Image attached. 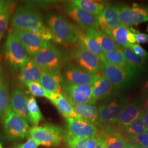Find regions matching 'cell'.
Returning a JSON list of instances; mask_svg holds the SVG:
<instances>
[{
	"instance_id": "cell-4",
	"label": "cell",
	"mask_w": 148,
	"mask_h": 148,
	"mask_svg": "<svg viewBox=\"0 0 148 148\" xmlns=\"http://www.w3.org/2000/svg\"><path fill=\"white\" fill-rule=\"evenodd\" d=\"M68 59L67 56L52 43L32 57L42 71L59 70Z\"/></svg>"
},
{
	"instance_id": "cell-6",
	"label": "cell",
	"mask_w": 148,
	"mask_h": 148,
	"mask_svg": "<svg viewBox=\"0 0 148 148\" xmlns=\"http://www.w3.org/2000/svg\"><path fill=\"white\" fill-rule=\"evenodd\" d=\"M5 137L8 140H19L29 134V126L23 118L11 110L2 121Z\"/></svg>"
},
{
	"instance_id": "cell-34",
	"label": "cell",
	"mask_w": 148,
	"mask_h": 148,
	"mask_svg": "<svg viewBox=\"0 0 148 148\" xmlns=\"http://www.w3.org/2000/svg\"><path fill=\"white\" fill-rule=\"evenodd\" d=\"M87 140V138L74 137L67 133L64 142L69 148H85Z\"/></svg>"
},
{
	"instance_id": "cell-47",
	"label": "cell",
	"mask_w": 148,
	"mask_h": 148,
	"mask_svg": "<svg viewBox=\"0 0 148 148\" xmlns=\"http://www.w3.org/2000/svg\"><path fill=\"white\" fill-rule=\"evenodd\" d=\"M142 113L144 122L147 130L148 131V108L142 110Z\"/></svg>"
},
{
	"instance_id": "cell-22",
	"label": "cell",
	"mask_w": 148,
	"mask_h": 148,
	"mask_svg": "<svg viewBox=\"0 0 148 148\" xmlns=\"http://www.w3.org/2000/svg\"><path fill=\"white\" fill-rule=\"evenodd\" d=\"M42 70L32 59H29L20 69L18 79L22 85L33 82H39Z\"/></svg>"
},
{
	"instance_id": "cell-37",
	"label": "cell",
	"mask_w": 148,
	"mask_h": 148,
	"mask_svg": "<svg viewBox=\"0 0 148 148\" xmlns=\"http://www.w3.org/2000/svg\"><path fill=\"white\" fill-rule=\"evenodd\" d=\"M56 2V1H25V7L34 10L46 8Z\"/></svg>"
},
{
	"instance_id": "cell-15",
	"label": "cell",
	"mask_w": 148,
	"mask_h": 148,
	"mask_svg": "<svg viewBox=\"0 0 148 148\" xmlns=\"http://www.w3.org/2000/svg\"><path fill=\"white\" fill-rule=\"evenodd\" d=\"M115 124L107 125L101 130L106 139L105 148H125L128 143L131 142L124 131Z\"/></svg>"
},
{
	"instance_id": "cell-13",
	"label": "cell",
	"mask_w": 148,
	"mask_h": 148,
	"mask_svg": "<svg viewBox=\"0 0 148 148\" xmlns=\"http://www.w3.org/2000/svg\"><path fill=\"white\" fill-rule=\"evenodd\" d=\"M65 12L79 27L86 31L99 27L98 16L84 11L70 2L65 6Z\"/></svg>"
},
{
	"instance_id": "cell-51",
	"label": "cell",
	"mask_w": 148,
	"mask_h": 148,
	"mask_svg": "<svg viewBox=\"0 0 148 148\" xmlns=\"http://www.w3.org/2000/svg\"><path fill=\"white\" fill-rule=\"evenodd\" d=\"M1 134H0V144H1Z\"/></svg>"
},
{
	"instance_id": "cell-46",
	"label": "cell",
	"mask_w": 148,
	"mask_h": 148,
	"mask_svg": "<svg viewBox=\"0 0 148 148\" xmlns=\"http://www.w3.org/2000/svg\"><path fill=\"white\" fill-rule=\"evenodd\" d=\"M127 40L128 43L130 44H135V43L136 42L134 34L130 32L129 30V28H128V32L127 34Z\"/></svg>"
},
{
	"instance_id": "cell-7",
	"label": "cell",
	"mask_w": 148,
	"mask_h": 148,
	"mask_svg": "<svg viewBox=\"0 0 148 148\" xmlns=\"http://www.w3.org/2000/svg\"><path fill=\"white\" fill-rule=\"evenodd\" d=\"M70 56L81 68L93 74L101 72L102 62L101 59L90 52L79 43L70 52Z\"/></svg>"
},
{
	"instance_id": "cell-11",
	"label": "cell",
	"mask_w": 148,
	"mask_h": 148,
	"mask_svg": "<svg viewBox=\"0 0 148 148\" xmlns=\"http://www.w3.org/2000/svg\"><path fill=\"white\" fill-rule=\"evenodd\" d=\"M11 32L18 38L27 54L32 58L51 43L49 41L29 31L12 29Z\"/></svg>"
},
{
	"instance_id": "cell-14",
	"label": "cell",
	"mask_w": 148,
	"mask_h": 148,
	"mask_svg": "<svg viewBox=\"0 0 148 148\" xmlns=\"http://www.w3.org/2000/svg\"><path fill=\"white\" fill-rule=\"evenodd\" d=\"M101 74L116 88L126 87L131 81V76L123 69L115 65L102 63Z\"/></svg>"
},
{
	"instance_id": "cell-31",
	"label": "cell",
	"mask_w": 148,
	"mask_h": 148,
	"mask_svg": "<svg viewBox=\"0 0 148 148\" xmlns=\"http://www.w3.org/2000/svg\"><path fill=\"white\" fill-rule=\"evenodd\" d=\"M27 108L29 114L30 124L37 126L43 119L36 100L34 96L27 99Z\"/></svg>"
},
{
	"instance_id": "cell-44",
	"label": "cell",
	"mask_w": 148,
	"mask_h": 148,
	"mask_svg": "<svg viewBox=\"0 0 148 148\" xmlns=\"http://www.w3.org/2000/svg\"><path fill=\"white\" fill-rule=\"evenodd\" d=\"M98 137V133H97L95 135L88 138V140L87 141L86 144V147H85V148H95L96 144H97V142Z\"/></svg>"
},
{
	"instance_id": "cell-45",
	"label": "cell",
	"mask_w": 148,
	"mask_h": 148,
	"mask_svg": "<svg viewBox=\"0 0 148 148\" xmlns=\"http://www.w3.org/2000/svg\"><path fill=\"white\" fill-rule=\"evenodd\" d=\"M13 2L11 1L0 0V12L11 9Z\"/></svg>"
},
{
	"instance_id": "cell-40",
	"label": "cell",
	"mask_w": 148,
	"mask_h": 148,
	"mask_svg": "<svg viewBox=\"0 0 148 148\" xmlns=\"http://www.w3.org/2000/svg\"><path fill=\"white\" fill-rule=\"evenodd\" d=\"M38 144L32 138L29 137L25 143L16 144L11 148H38Z\"/></svg>"
},
{
	"instance_id": "cell-25",
	"label": "cell",
	"mask_w": 148,
	"mask_h": 148,
	"mask_svg": "<svg viewBox=\"0 0 148 148\" xmlns=\"http://www.w3.org/2000/svg\"><path fill=\"white\" fill-rule=\"evenodd\" d=\"M77 115L98 127V108L95 103L71 105Z\"/></svg>"
},
{
	"instance_id": "cell-35",
	"label": "cell",
	"mask_w": 148,
	"mask_h": 148,
	"mask_svg": "<svg viewBox=\"0 0 148 148\" xmlns=\"http://www.w3.org/2000/svg\"><path fill=\"white\" fill-rule=\"evenodd\" d=\"M30 91V93L33 96L38 97H45L47 98L48 95L46 92L45 90L39 82H33L28 83L25 85Z\"/></svg>"
},
{
	"instance_id": "cell-10",
	"label": "cell",
	"mask_w": 148,
	"mask_h": 148,
	"mask_svg": "<svg viewBox=\"0 0 148 148\" xmlns=\"http://www.w3.org/2000/svg\"><path fill=\"white\" fill-rule=\"evenodd\" d=\"M65 81L74 85H92L100 76V73L93 74L81 68L75 63L67 64L64 70Z\"/></svg>"
},
{
	"instance_id": "cell-19",
	"label": "cell",
	"mask_w": 148,
	"mask_h": 148,
	"mask_svg": "<svg viewBox=\"0 0 148 148\" xmlns=\"http://www.w3.org/2000/svg\"><path fill=\"white\" fill-rule=\"evenodd\" d=\"M27 99L26 94L20 88H15L11 95L12 110L30 123L29 114L27 108Z\"/></svg>"
},
{
	"instance_id": "cell-27",
	"label": "cell",
	"mask_w": 148,
	"mask_h": 148,
	"mask_svg": "<svg viewBox=\"0 0 148 148\" xmlns=\"http://www.w3.org/2000/svg\"><path fill=\"white\" fill-rule=\"evenodd\" d=\"M70 2L73 5L97 16L101 14L106 5L104 2L92 0H73Z\"/></svg>"
},
{
	"instance_id": "cell-29",
	"label": "cell",
	"mask_w": 148,
	"mask_h": 148,
	"mask_svg": "<svg viewBox=\"0 0 148 148\" xmlns=\"http://www.w3.org/2000/svg\"><path fill=\"white\" fill-rule=\"evenodd\" d=\"M78 42L99 58L103 56V52L98 43L96 42L95 39L87 32L81 30L79 35Z\"/></svg>"
},
{
	"instance_id": "cell-17",
	"label": "cell",
	"mask_w": 148,
	"mask_h": 148,
	"mask_svg": "<svg viewBox=\"0 0 148 148\" xmlns=\"http://www.w3.org/2000/svg\"><path fill=\"white\" fill-rule=\"evenodd\" d=\"M98 22L99 27L106 34L121 25L118 6L106 4L104 10L98 16Z\"/></svg>"
},
{
	"instance_id": "cell-43",
	"label": "cell",
	"mask_w": 148,
	"mask_h": 148,
	"mask_svg": "<svg viewBox=\"0 0 148 148\" xmlns=\"http://www.w3.org/2000/svg\"><path fill=\"white\" fill-rule=\"evenodd\" d=\"M134 35L136 42L139 43H148V35L147 34L137 32L134 34Z\"/></svg>"
},
{
	"instance_id": "cell-39",
	"label": "cell",
	"mask_w": 148,
	"mask_h": 148,
	"mask_svg": "<svg viewBox=\"0 0 148 148\" xmlns=\"http://www.w3.org/2000/svg\"><path fill=\"white\" fill-rule=\"evenodd\" d=\"M125 48L131 49L135 54L144 58L147 59L148 57L147 52L138 44H130L128 43Z\"/></svg>"
},
{
	"instance_id": "cell-20",
	"label": "cell",
	"mask_w": 148,
	"mask_h": 148,
	"mask_svg": "<svg viewBox=\"0 0 148 148\" xmlns=\"http://www.w3.org/2000/svg\"><path fill=\"white\" fill-rule=\"evenodd\" d=\"M100 59L103 63L115 65L123 69L131 77L134 76L137 73V70L127 63L119 49L103 53Z\"/></svg>"
},
{
	"instance_id": "cell-16",
	"label": "cell",
	"mask_w": 148,
	"mask_h": 148,
	"mask_svg": "<svg viewBox=\"0 0 148 148\" xmlns=\"http://www.w3.org/2000/svg\"><path fill=\"white\" fill-rule=\"evenodd\" d=\"M125 106L116 101L101 105L98 108V126L116 123Z\"/></svg>"
},
{
	"instance_id": "cell-28",
	"label": "cell",
	"mask_w": 148,
	"mask_h": 148,
	"mask_svg": "<svg viewBox=\"0 0 148 148\" xmlns=\"http://www.w3.org/2000/svg\"><path fill=\"white\" fill-rule=\"evenodd\" d=\"M12 110L11 95L8 81L5 78L0 86V120L2 121L7 114Z\"/></svg>"
},
{
	"instance_id": "cell-8",
	"label": "cell",
	"mask_w": 148,
	"mask_h": 148,
	"mask_svg": "<svg viewBox=\"0 0 148 148\" xmlns=\"http://www.w3.org/2000/svg\"><path fill=\"white\" fill-rule=\"evenodd\" d=\"M92 90L91 85H74L64 81L62 85L61 93L71 105L95 103L92 100Z\"/></svg>"
},
{
	"instance_id": "cell-42",
	"label": "cell",
	"mask_w": 148,
	"mask_h": 148,
	"mask_svg": "<svg viewBox=\"0 0 148 148\" xmlns=\"http://www.w3.org/2000/svg\"><path fill=\"white\" fill-rule=\"evenodd\" d=\"M98 133V137L97 142L95 148H105L106 139H105L104 133L103 132V131L101 130H100L99 129Z\"/></svg>"
},
{
	"instance_id": "cell-49",
	"label": "cell",
	"mask_w": 148,
	"mask_h": 148,
	"mask_svg": "<svg viewBox=\"0 0 148 148\" xmlns=\"http://www.w3.org/2000/svg\"><path fill=\"white\" fill-rule=\"evenodd\" d=\"M125 148H141L140 147H139L137 144H134V143H128L126 145V146L125 147Z\"/></svg>"
},
{
	"instance_id": "cell-24",
	"label": "cell",
	"mask_w": 148,
	"mask_h": 148,
	"mask_svg": "<svg viewBox=\"0 0 148 148\" xmlns=\"http://www.w3.org/2000/svg\"><path fill=\"white\" fill-rule=\"evenodd\" d=\"M92 100L93 103L101 99L108 97L113 92L114 87L111 83L105 77L102 76L100 73L98 79L92 85Z\"/></svg>"
},
{
	"instance_id": "cell-48",
	"label": "cell",
	"mask_w": 148,
	"mask_h": 148,
	"mask_svg": "<svg viewBox=\"0 0 148 148\" xmlns=\"http://www.w3.org/2000/svg\"><path fill=\"white\" fill-rule=\"evenodd\" d=\"M5 78V77H4V75H3V67H2V65L0 64V86H1L2 82H3Z\"/></svg>"
},
{
	"instance_id": "cell-50",
	"label": "cell",
	"mask_w": 148,
	"mask_h": 148,
	"mask_svg": "<svg viewBox=\"0 0 148 148\" xmlns=\"http://www.w3.org/2000/svg\"><path fill=\"white\" fill-rule=\"evenodd\" d=\"M0 148H3V147H2V144H0Z\"/></svg>"
},
{
	"instance_id": "cell-3",
	"label": "cell",
	"mask_w": 148,
	"mask_h": 148,
	"mask_svg": "<svg viewBox=\"0 0 148 148\" xmlns=\"http://www.w3.org/2000/svg\"><path fill=\"white\" fill-rule=\"evenodd\" d=\"M18 38L10 32L5 40L4 56L6 64L13 74L16 73L30 59Z\"/></svg>"
},
{
	"instance_id": "cell-41",
	"label": "cell",
	"mask_w": 148,
	"mask_h": 148,
	"mask_svg": "<svg viewBox=\"0 0 148 148\" xmlns=\"http://www.w3.org/2000/svg\"><path fill=\"white\" fill-rule=\"evenodd\" d=\"M142 98L144 109L148 108V80L143 85L142 90Z\"/></svg>"
},
{
	"instance_id": "cell-36",
	"label": "cell",
	"mask_w": 148,
	"mask_h": 148,
	"mask_svg": "<svg viewBox=\"0 0 148 148\" xmlns=\"http://www.w3.org/2000/svg\"><path fill=\"white\" fill-rule=\"evenodd\" d=\"M11 9L0 12V41L7 29L10 18Z\"/></svg>"
},
{
	"instance_id": "cell-2",
	"label": "cell",
	"mask_w": 148,
	"mask_h": 148,
	"mask_svg": "<svg viewBox=\"0 0 148 148\" xmlns=\"http://www.w3.org/2000/svg\"><path fill=\"white\" fill-rule=\"evenodd\" d=\"M67 133L63 127L50 123L34 126L29 130L30 137L45 147H58L64 141Z\"/></svg>"
},
{
	"instance_id": "cell-18",
	"label": "cell",
	"mask_w": 148,
	"mask_h": 148,
	"mask_svg": "<svg viewBox=\"0 0 148 148\" xmlns=\"http://www.w3.org/2000/svg\"><path fill=\"white\" fill-rule=\"evenodd\" d=\"M64 76L59 70L42 71L39 82L48 95L51 93H61Z\"/></svg>"
},
{
	"instance_id": "cell-9",
	"label": "cell",
	"mask_w": 148,
	"mask_h": 148,
	"mask_svg": "<svg viewBox=\"0 0 148 148\" xmlns=\"http://www.w3.org/2000/svg\"><path fill=\"white\" fill-rule=\"evenodd\" d=\"M119 16L121 24L125 27L137 25L148 21V7L118 6Z\"/></svg>"
},
{
	"instance_id": "cell-32",
	"label": "cell",
	"mask_w": 148,
	"mask_h": 148,
	"mask_svg": "<svg viewBox=\"0 0 148 148\" xmlns=\"http://www.w3.org/2000/svg\"><path fill=\"white\" fill-rule=\"evenodd\" d=\"M128 32V27L121 25L112 30L107 34L113 39L119 47H126L127 44V36Z\"/></svg>"
},
{
	"instance_id": "cell-23",
	"label": "cell",
	"mask_w": 148,
	"mask_h": 148,
	"mask_svg": "<svg viewBox=\"0 0 148 148\" xmlns=\"http://www.w3.org/2000/svg\"><path fill=\"white\" fill-rule=\"evenodd\" d=\"M48 99L53 103L59 112L66 119L75 118L78 116L73 106L62 93L49 94Z\"/></svg>"
},
{
	"instance_id": "cell-30",
	"label": "cell",
	"mask_w": 148,
	"mask_h": 148,
	"mask_svg": "<svg viewBox=\"0 0 148 148\" xmlns=\"http://www.w3.org/2000/svg\"><path fill=\"white\" fill-rule=\"evenodd\" d=\"M119 51L121 52L126 61L134 68L137 70L142 68L146 63V59L141 57L134 53L129 48L125 47L119 48Z\"/></svg>"
},
{
	"instance_id": "cell-38",
	"label": "cell",
	"mask_w": 148,
	"mask_h": 148,
	"mask_svg": "<svg viewBox=\"0 0 148 148\" xmlns=\"http://www.w3.org/2000/svg\"><path fill=\"white\" fill-rule=\"evenodd\" d=\"M132 143L137 144L141 148H148V131L143 134L128 138Z\"/></svg>"
},
{
	"instance_id": "cell-5",
	"label": "cell",
	"mask_w": 148,
	"mask_h": 148,
	"mask_svg": "<svg viewBox=\"0 0 148 148\" xmlns=\"http://www.w3.org/2000/svg\"><path fill=\"white\" fill-rule=\"evenodd\" d=\"M11 25L13 30L26 31L46 26L38 12L23 6L18 7L14 12Z\"/></svg>"
},
{
	"instance_id": "cell-26",
	"label": "cell",
	"mask_w": 148,
	"mask_h": 148,
	"mask_svg": "<svg viewBox=\"0 0 148 148\" xmlns=\"http://www.w3.org/2000/svg\"><path fill=\"white\" fill-rule=\"evenodd\" d=\"M86 32L95 39L103 53L119 49L120 48L109 35L98 29H90Z\"/></svg>"
},
{
	"instance_id": "cell-21",
	"label": "cell",
	"mask_w": 148,
	"mask_h": 148,
	"mask_svg": "<svg viewBox=\"0 0 148 148\" xmlns=\"http://www.w3.org/2000/svg\"><path fill=\"white\" fill-rule=\"evenodd\" d=\"M142 111L140 106L136 101L127 104L123 108L116 124L123 130L139 116Z\"/></svg>"
},
{
	"instance_id": "cell-33",
	"label": "cell",
	"mask_w": 148,
	"mask_h": 148,
	"mask_svg": "<svg viewBox=\"0 0 148 148\" xmlns=\"http://www.w3.org/2000/svg\"><path fill=\"white\" fill-rule=\"evenodd\" d=\"M123 131L128 138L143 134L148 131L143 120L142 111L139 116L130 126L125 128Z\"/></svg>"
},
{
	"instance_id": "cell-52",
	"label": "cell",
	"mask_w": 148,
	"mask_h": 148,
	"mask_svg": "<svg viewBox=\"0 0 148 148\" xmlns=\"http://www.w3.org/2000/svg\"><path fill=\"white\" fill-rule=\"evenodd\" d=\"M147 32H148V27H147Z\"/></svg>"
},
{
	"instance_id": "cell-12",
	"label": "cell",
	"mask_w": 148,
	"mask_h": 148,
	"mask_svg": "<svg viewBox=\"0 0 148 148\" xmlns=\"http://www.w3.org/2000/svg\"><path fill=\"white\" fill-rule=\"evenodd\" d=\"M67 132L70 136L76 138H87L96 134L99 128L79 116L75 118L66 119Z\"/></svg>"
},
{
	"instance_id": "cell-1",
	"label": "cell",
	"mask_w": 148,
	"mask_h": 148,
	"mask_svg": "<svg viewBox=\"0 0 148 148\" xmlns=\"http://www.w3.org/2000/svg\"><path fill=\"white\" fill-rule=\"evenodd\" d=\"M48 27L56 42L65 46L73 45L78 42V37L82 30L68 21L64 16L56 13L47 16Z\"/></svg>"
}]
</instances>
